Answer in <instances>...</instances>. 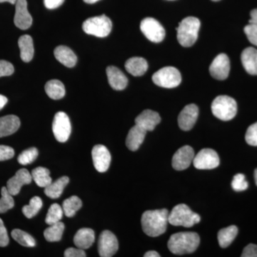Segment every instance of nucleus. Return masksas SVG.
<instances>
[{
	"mask_svg": "<svg viewBox=\"0 0 257 257\" xmlns=\"http://www.w3.org/2000/svg\"><path fill=\"white\" fill-rule=\"evenodd\" d=\"M141 222L145 234L151 237H157L167 230L169 211L166 209L146 211L142 216Z\"/></svg>",
	"mask_w": 257,
	"mask_h": 257,
	"instance_id": "f257e3e1",
	"label": "nucleus"
},
{
	"mask_svg": "<svg viewBox=\"0 0 257 257\" xmlns=\"http://www.w3.org/2000/svg\"><path fill=\"white\" fill-rule=\"evenodd\" d=\"M200 243L199 234L192 231L176 233L170 236L168 248L174 254L182 255L194 252Z\"/></svg>",
	"mask_w": 257,
	"mask_h": 257,
	"instance_id": "f03ea898",
	"label": "nucleus"
},
{
	"mask_svg": "<svg viewBox=\"0 0 257 257\" xmlns=\"http://www.w3.org/2000/svg\"><path fill=\"white\" fill-rule=\"evenodd\" d=\"M201 23L199 19L194 17L184 18L177 28V40L182 46L192 47L198 38Z\"/></svg>",
	"mask_w": 257,
	"mask_h": 257,
	"instance_id": "7ed1b4c3",
	"label": "nucleus"
},
{
	"mask_svg": "<svg viewBox=\"0 0 257 257\" xmlns=\"http://www.w3.org/2000/svg\"><path fill=\"white\" fill-rule=\"evenodd\" d=\"M200 220L199 214L191 210L190 208L184 204L175 206L169 214V223L175 226L192 227Z\"/></svg>",
	"mask_w": 257,
	"mask_h": 257,
	"instance_id": "20e7f679",
	"label": "nucleus"
},
{
	"mask_svg": "<svg viewBox=\"0 0 257 257\" xmlns=\"http://www.w3.org/2000/svg\"><path fill=\"white\" fill-rule=\"evenodd\" d=\"M211 111L218 119L229 121L236 116L237 104L233 98L229 96H218L211 104Z\"/></svg>",
	"mask_w": 257,
	"mask_h": 257,
	"instance_id": "39448f33",
	"label": "nucleus"
},
{
	"mask_svg": "<svg viewBox=\"0 0 257 257\" xmlns=\"http://www.w3.org/2000/svg\"><path fill=\"white\" fill-rule=\"evenodd\" d=\"M112 28L110 19L106 15L87 19L83 23L82 29L87 35L97 37H105L109 35Z\"/></svg>",
	"mask_w": 257,
	"mask_h": 257,
	"instance_id": "423d86ee",
	"label": "nucleus"
},
{
	"mask_svg": "<svg viewBox=\"0 0 257 257\" xmlns=\"http://www.w3.org/2000/svg\"><path fill=\"white\" fill-rule=\"evenodd\" d=\"M152 80L159 87L171 89L180 84L182 76L175 67H166L155 72L152 76Z\"/></svg>",
	"mask_w": 257,
	"mask_h": 257,
	"instance_id": "0eeeda50",
	"label": "nucleus"
},
{
	"mask_svg": "<svg viewBox=\"0 0 257 257\" xmlns=\"http://www.w3.org/2000/svg\"><path fill=\"white\" fill-rule=\"evenodd\" d=\"M52 131L55 138L60 143H65L69 140L72 132L70 120L63 111H59L55 114L52 123Z\"/></svg>",
	"mask_w": 257,
	"mask_h": 257,
	"instance_id": "6e6552de",
	"label": "nucleus"
},
{
	"mask_svg": "<svg viewBox=\"0 0 257 257\" xmlns=\"http://www.w3.org/2000/svg\"><path fill=\"white\" fill-rule=\"evenodd\" d=\"M140 29L149 40L155 43L163 41L165 37V30L157 20L152 18L144 19Z\"/></svg>",
	"mask_w": 257,
	"mask_h": 257,
	"instance_id": "1a4fd4ad",
	"label": "nucleus"
},
{
	"mask_svg": "<svg viewBox=\"0 0 257 257\" xmlns=\"http://www.w3.org/2000/svg\"><path fill=\"white\" fill-rule=\"evenodd\" d=\"M219 163V155L211 149H203L193 160V165L197 170H212L216 168Z\"/></svg>",
	"mask_w": 257,
	"mask_h": 257,
	"instance_id": "9d476101",
	"label": "nucleus"
},
{
	"mask_svg": "<svg viewBox=\"0 0 257 257\" xmlns=\"http://www.w3.org/2000/svg\"><path fill=\"white\" fill-rule=\"evenodd\" d=\"M119 248V243L116 236L109 230L101 233L98 241V251L101 257L114 256Z\"/></svg>",
	"mask_w": 257,
	"mask_h": 257,
	"instance_id": "9b49d317",
	"label": "nucleus"
},
{
	"mask_svg": "<svg viewBox=\"0 0 257 257\" xmlns=\"http://www.w3.org/2000/svg\"><path fill=\"white\" fill-rule=\"evenodd\" d=\"M230 62L226 54L221 53L216 56L209 67L211 77L218 80H224L229 76Z\"/></svg>",
	"mask_w": 257,
	"mask_h": 257,
	"instance_id": "f8f14e48",
	"label": "nucleus"
},
{
	"mask_svg": "<svg viewBox=\"0 0 257 257\" xmlns=\"http://www.w3.org/2000/svg\"><path fill=\"white\" fill-rule=\"evenodd\" d=\"M92 156L96 171L103 173L108 170L111 163V155L105 146L95 145L92 149Z\"/></svg>",
	"mask_w": 257,
	"mask_h": 257,
	"instance_id": "ddd939ff",
	"label": "nucleus"
},
{
	"mask_svg": "<svg viewBox=\"0 0 257 257\" xmlns=\"http://www.w3.org/2000/svg\"><path fill=\"white\" fill-rule=\"evenodd\" d=\"M194 157V151L192 147L188 145L181 147L174 155L172 167L176 170H186L193 163Z\"/></svg>",
	"mask_w": 257,
	"mask_h": 257,
	"instance_id": "4468645a",
	"label": "nucleus"
},
{
	"mask_svg": "<svg viewBox=\"0 0 257 257\" xmlns=\"http://www.w3.org/2000/svg\"><path fill=\"white\" fill-rule=\"evenodd\" d=\"M15 5V26L20 30H28L32 24V18L28 10V2L27 0H18Z\"/></svg>",
	"mask_w": 257,
	"mask_h": 257,
	"instance_id": "2eb2a0df",
	"label": "nucleus"
},
{
	"mask_svg": "<svg viewBox=\"0 0 257 257\" xmlns=\"http://www.w3.org/2000/svg\"><path fill=\"white\" fill-rule=\"evenodd\" d=\"M32 181L31 174L26 169L18 170L14 177L8 180L7 189L13 196L18 195L23 186L30 184Z\"/></svg>",
	"mask_w": 257,
	"mask_h": 257,
	"instance_id": "dca6fc26",
	"label": "nucleus"
},
{
	"mask_svg": "<svg viewBox=\"0 0 257 257\" xmlns=\"http://www.w3.org/2000/svg\"><path fill=\"white\" fill-rule=\"evenodd\" d=\"M199 108L196 104H188L182 109L178 117V124L181 130L189 131L192 130L197 121Z\"/></svg>",
	"mask_w": 257,
	"mask_h": 257,
	"instance_id": "f3484780",
	"label": "nucleus"
},
{
	"mask_svg": "<svg viewBox=\"0 0 257 257\" xmlns=\"http://www.w3.org/2000/svg\"><path fill=\"white\" fill-rule=\"evenodd\" d=\"M161 117L156 111L146 109L135 119V123L147 132L153 131L157 124H160Z\"/></svg>",
	"mask_w": 257,
	"mask_h": 257,
	"instance_id": "a211bd4d",
	"label": "nucleus"
},
{
	"mask_svg": "<svg viewBox=\"0 0 257 257\" xmlns=\"http://www.w3.org/2000/svg\"><path fill=\"white\" fill-rule=\"evenodd\" d=\"M106 74L111 87L115 90H123L127 86V78L117 67L109 66L106 68Z\"/></svg>",
	"mask_w": 257,
	"mask_h": 257,
	"instance_id": "6ab92c4d",
	"label": "nucleus"
},
{
	"mask_svg": "<svg viewBox=\"0 0 257 257\" xmlns=\"http://www.w3.org/2000/svg\"><path fill=\"white\" fill-rule=\"evenodd\" d=\"M146 134V130L137 124L130 128L126 139V145L128 150L137 151L143 143Z\"/></svg>",
	"mask_w": 257,
	"mask_h": 257,
	"instance_id": "aec40b11",
	"label": "nucleus"
},
{
	"mask_svg": "<svg viewBox=\"0 0 257 257\" xmlns=\"http://www.w3.org/2000/svg\"><path fill=\"white\" fill-rule=\"evenodd\" d=\"M20 126V120L15 115H7L0 117V138L16 133Z\"/></svg>",
	"mask_w": 257,
	"mask_h": 257,
	"instance_id": "412c9836",
	"label": "nucleus"
},
{
	"mask_svg": "<svg viewBox=\"0 0 257 257\" xmlns=\"http://www.w3.org/2000/svg\"><path fill=\"white\" fill-rule=\"evenodd\" d=\"M95 240L94 231L89 228H82L74 235V243L77 247L87 249L91 247Z\"/></svg>",
	"mask_w": 257,
	"mask_h": 257,
	"instance_id": "4be33fe9",
	"label": "nucleus"
},
{
	"mask_svg": "<svg viewBox=\"0 0 257 257\" xmlns=\"http://www.w3.org/2000/svg\"><path fill=\"white\" fill-rule=\"evenodd\" d=\"M243 67L248 74L257 75V50L253 47H247L241 55Z\"/></svg>",
	"mask_w": 257,
	"mask_h": 257,
	"instance_id": "5701e85b",
	"label": "nucleus"
},
{
	"mask_svg": "<svg viewBox=\"0 0 257 257\" xmlns=\"http://www.w3.org/2000/svg\"><path fill=\"white\" fill-rule=\"evenodd\" d=\"M125 69L135 77L143 76L148 69V63L143 57H132L125 63Z\"/></svg>",
	"mask_w": 257,
	"mask_h": 257,
	"instance_id": "b1692460",
	"label": "nucleus"
},
{
	"mask_svg": "<svg viewBox=\"0 0 257 257\" xmlns=\"http://www.w3.org/2000/svg\"><path fill=\"white\" fill-rule=\"evenodd\" d=\"M54 54L56 59L66 67H73L77 64V56L69 47L66 46L56 47Z\"/></svg>",
	"mask_w": 257,
	"mask_h": 257,
	"instance_id": "393cba45",
	"label": "nucleus"
},
{
	"mask_svg": "<svg viewBox=\"0 0 257 257\" xmlns=\"http://www.w3.org/2000/svg\"><path fill=\"white\" fill-rule=\"evenodd\" d=\"M18 45L20 50V57L25 62H30L34 57L33 40L30 35H23L18 40Z\"/></svg>",
	"mask_w": 257,
	"mask_h": 257,
	"instance_id": "a878e982",
	"label": "nucleus"
},
{
	"mask_svg": "<svg viewBox=\"0 0 257 257\" xmlns=\"http://www.w3.org/2000/svg\"><path fill=\"white\" fill-rule=\"evenodd\" d=\"M69 182L68 177L64 176L60 177V179H57L55 182H52L50 185L45 187V194L51 199H57L62 195L64 188L69 184Z\"/></svg>",
	"mask_w": 257,
	"mask_h": 257,
	"instance_id": "bb28decb",
	"label": "nucleus"
},
{
	"mask_svg": "<svg viewBox=\"0 0 257 257\" xmlns=\"http://www.w3.org/2000/svg\"><path fill=\"white\" fill-rule=\"evenodd\" d=\"M45 89L47 95L55 100L62 99L65 95V87L63 83L57 79H52L47 82Z\"/></svg>",
	"mask_w": 257,
	"mask_h": 257,
	"instance_id": "cd10ccee",
	"label": "nucleus"
},
{
	"mask_svg": "<svg viewBox=\"0 0 257 257\" xmlns=\"http://www.w3.org/2000/svg\"><path fill=\"white\" fill-rule=\"evenodd\" d=\"M237 234L238 228L234 225L221 229L217 235L219 246L221 248L228 247L236 237Z\"/></svg>",
	"mask_w": 257,
	"mask_h": 257,
	"instance_id": "c85d7f7f",
	"label": "nucleus"
},
{
	"mask_svg": "<svg viewBox=\"0 0 257 257\" xmlns=\"http://www.w3.org/2000/svg\"><path fill=\"white\" fill-rule=\"evenodd\" d=\"M31 175L32 179L38 187L45 188L52 182L50 170L45 167H40L34 169Z\"/></svg>",
	"mask_w": 257,
	"mask_h": 257,
	"instance_id": "c756f323",
	"label": "nucleus"
},
{
	"mask_svg": "<svg viewBox=\"0 0 257 257\" xmlns=\"http://www.w3.org/2000/svg\"><path fill=\"white\" fill-rule=\"evenodd\" d=\"M64 230V223L59 221L55 224L50 225V226L44 231V236L49 242H57L62 239Z\"/></svg>",
	"mask_w": 257,
	"mask_h": 257,
	"instance_id": "7c9ffc66",
	"label": "nucleus"
},
{
	"mask_svg": "<svg viewBox=\"0 0 257 257\" xmlns=\"http://www.w3.org/2000/svg\"><path fill=\"white\" fill-rule=\"evenodd\" d=\"M82 207V202L77 196H72L64 201L62 209L67 217H72Z\"/></svg>",
	"mask_w": 257,
	"mask_h": 257,
	"instance_id": "2f4dec72",
	"label": "nucleus"
},
{
	"mask_svg": "<svg viewBox=\"0 0 257 257\" xmlns=\"http://www.w3.org/2000/svg\"><path fill=\"white\" fill-rule=\"evenodd\" d=\"M11 235L12 237L22 246H26V247H34L36 245V241L34 237L23 230L14 229L12 231Z\"/></svg>",
	"mask_w": 257,
	"mask_h": 257,
	"instance_id": "473e14b6",
	"label": "nucleus"
},
{
	"mask_svg": "<svg viewBox=\"0 0 257 257\" xmlns=\"http://www.w3.org/2000/svg\"><path fill=\"white\" fill-rule=\"evenodd\" d=\"M42 200L41 198L39 197H32L28 205L24 206L23 212L24 215L28 219H32L34 216H36L37 213L40 211L42 207Z\"/></svg>",
	"mask_w": 257,
	"mask_h": 257,
	"instance_id": "72a5a7b5",
	"label": "nucleus"
},
{
	"mask_svg": "<svg viewBox=\"0 0 257 257\" xmlns=\"http://www.w3.org/2000/svg\"><path fill=\"white\" fill-rule=\"evenodd\" d=\"M64 211L62 207L58 204H53L50 206L47 212L45 222L48 225L59 222L63 217Z\"/></svg>",
	"mask_w": 257,
	"mask_h": 257,
	"instance_id": "f704fd0d",
	"label": "nucleus"
},
{
	"mask_svg": "<svg viewBox=\"0 0 257 257\" xmlns=\"http://www.w3.org/2000/svg\"><path fill=\"white\" fill-rule=\"evenodd\" d=\"M2 197L0 199V214L7 212L13 209L15 206V201L13 195L10 194L6 187H3L1 190Z\"/></svg>",
	"mask_w": 257,
	"mask_h": 257,
	"instance_id": "c9c22d12",
	"label": "nucleus"
},
{
	"mask_svg": "<svg viewBox=\"0 0 257 257\" xmlns=\"http://www.w3.org/2000/svg\"><path fill=\"white\" fill-rule=\"evenodd\" d=\"M38 150L35 147H31L25 150L19 155L18 161L22 165H28L32 163L38 157Z\"/></svg>",
	"mask_w": 257,
	"mask_h": 257,
	"instance_id": "e433bc0d",
	"label": "nucleus"
},
{
	"mask_svg": "<svg viewBox=\"0 0 257 257\" xmlns=\"http://www.w3.org/2000/svg\"><path fill=\"white\" fill-rule=\"evenodd\" d=\"M248 182L243 174H237L234 176L231 182V187L236 192H242L248 188Z\"/></svg>",
	"mask_w": 257,
	"mask_h": 257,
	"instance_id": "4c0bfd02",
	"label": "nucleus"
},
{
	"mask_svg": "<svg viewBox=\"0 0 257 257\" xmlns=\"http://www.w3.org/2000/svg\"><path fill=\"white\" fill-rule=\"evenodd\" d=\"M245 140L248 145L251 146H257V122L251 124L247 128L245 135Z\"/></svg>",
	"mask_w": 257,
	"mask_h": 257,
	"instance_id": "58836bf2",
	"label": "nucleus"
},
{
	"mask_svg": "<svg viewBox=\"0 0 257 257\" xmlns=\"http://www.w3.org/2000/svg\"><path fill=\"white\" fill-rule=\"evenodd\" d=\"M244 32L248 41L255 46H257V25L248 24L244 28Z\"/></svg>",
	"mask_w": 257,
	"mask_h": 257,
	"instance_id": "ea45409f",
	"label": "nucleus"
},
{
	"mask_svg": "<svg viewBox=\"0 0 257 257\" xmlns=\"http://www.w3.org/2000/svg\"><path fill=\"white\" fill-rule=\"evenodd\" d=\"M15 72L13 64L5 60H0V77L12 75Z\"/></svg>",
	"mask_w": 257,
	"mask_h": 257,
	"instance_id": "a19ab883",
	"label": "nucleus"
},
{
	"mask_svg": "<svg viewBox=\"0 0 257 257\" xmlns=\"http://www.w3.org/2000/svg\"><path fill=\"white\" fill-rule=\"evenodd\" d=\"M14 156V149L9 146L0 145V162L10 160Z\"/></svg>",
	"mask_w": 257,
	"mask_h": 257,
	"instance_id": "79ce46f5",
	"label": "nucleus"
},
{
	"mask_svg": "<svg viewBox=\"0 0 257 257\" xmlns=\"http://www.w3.org/2000/svg\"><path fill=\"white\" fill-rule=\"evenodd\" d=\"M9 241L10 239L8 231H7L6 228H5L3 221L0 218V246L1 247H5V246H8Z\"/></svg>",
	"mask_w": 257,
	"mask_h": 257,
	"instance_id": "37998d69",
	"label": "nucleus"
},
{
	"mask_svg": "<svg viewBox=\"0 0 257 257\" xmlns=\"http://www.w3.org/2000/svg\"><path fill=\"white\" fill-rule=\"evenodd\" d=\"M64 256L65 257H85L87 256L85 251L82 248H68L64 251Z\"/></svg>",
	"mask_w": 257,
	"mask_h": 257,
	"instance_id": "c03bdc74",
	"label": "nucleus"
},
{
	"mask_svg": "<svg viewBox=\"0 0 257 257\" xmlns=\"http://www.w3.org/2000/svg\"><path fill=\"white\" fill-rule=\"evenodd\" d=\"M242 257H257V245L249 243L244 248L241 253Z\"/></svg>",
	"mask_w": 257,
	"mask_h": 257,
	"instance_id": "a18cd8bd",
	"label": "nucleus"
},
{
	"mask_svg": "<svg viewBox=\"0 0 257 257\" xmlns=\"http://www.w3.org/2000/svg\"><path fill=\"white\" fill-rule=\"evenodd\" d=\"M64 0H44V4L47 9L53 10L63 4Z\"/></svg>",
	"mask_w": 257,
	"mask_h": 257,
	"instance_id": "49530a36",
	"label": "nucleus"
},
{
	"mask_svg": "<svg viewBox=\"0 0 257 257\" xmlns=\"http://www.w3.org/2000/svg\"><path fill=\"white\" fill-rule=\"evenodd\" d=\"M250 15H251V19H250L248 23L257 25V8L256 9L253 10L251 13H250Z\"/></svg>",
	"mask_w": 257,
	"mask_h": 257,
	"instance_id": "de8ad7c7",
	"label": "nucleus"
},
{
	"mask_svg": "<svg viewBox=\"0 0 257 257\" xmlns=\"http://www.w3.org/2000/svg\"><path fill=\"white\" fill-rule=\"evenodd\" d=\"M8 99L6 96L0 94V110H1L5 105H6L7 103H8Z\"/></svg>",
	"mask_w": 257,
	"mask_h": 257,
	"instance_id": "09e8293b",
	"label": "nucleus"
},
{
	"mask_svg": "<svg viewBox=\"0 0 257 257\" xmlns=\"http://www.w3.org/2000/svg\"><path fill=\"white\" fill-rule=\"evenodd\" d=\"M145 257H160V253L156 251H149L144 255Z\"/></svg>",
	"mask_w": 257,
	"mask_h": 257,
	"instance_id": "8fccbe9b",
	"label": "nucleus"
},
{
	"mask_svg": "<svg viewBox=\"0 0 257 257\" xmlns=\"http://www.w3.org/2000/svg\"><path fill=\"white\" fill-rule=\"evenodd\" d=\"M17 1H18V0H0V3H9L10 4L15 5L16 4Z\"/></svg>",
	"mask_w": 257,
	"mask_h": 257,
	"instance_id": "3c124183",
	"label": "nucleus"
},
{
	"mask_svg": "<svg viewBox=\"0 0 257 257\" xmlns=\"http://www.w3.org/2000/svg\"><path fill=\"white\" fill-rule=\"evenodd\" d=\"M84 3H87V4H94V3H96V2L99 1V0H83Z\"/></svg>",
	"mask_w": 257,
	"mask_h": 257,
	"instance_id": "603ef678",
	"label": "nucleus"
},
{
	"mask_svg": "<svg viewBox=\"0 0 257 257\" xmlns=\"http://www.w3.org/2000/svg\"><path fill=\"white\" fill-rule=\"evenodd\" d=\"M254 179H255V183H256L257 186V168L254 171Z\"/></svg>",
	"mask_w": 257,
	"mask_h": 257,
	"instance_id": "864d4df0",
	"label": "nucleus"
},
{
	"mask_svg": "<svg viewBox=\"0 0 257 257\" xmlns=\"http://www.w3.org/2000/svg\"><path fill=\"white\" fill-rule=\"evenodd\" d=\"M212 1L217 2V1H219V0H212Z\"/></svg>",
	"mask_w": 257,
	"mask_h": 257,
	"instance_id": "5fc2aeb1",
	"label": "nucleus"
}]
</instances>
